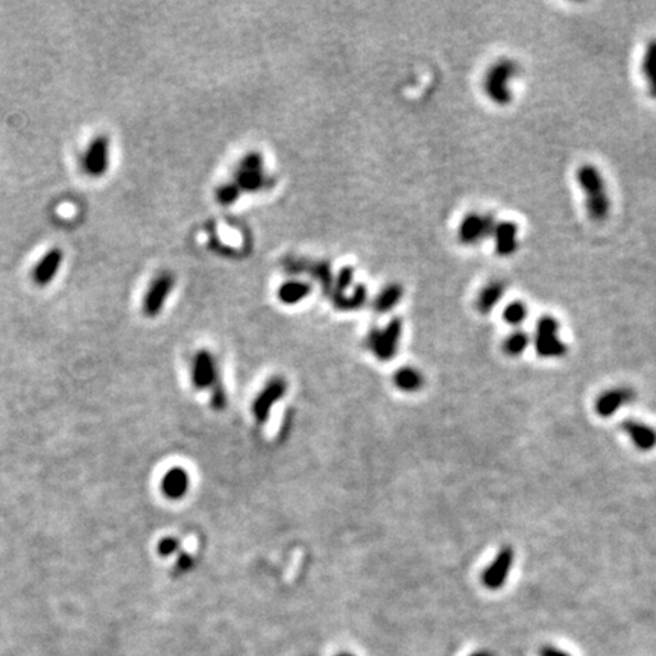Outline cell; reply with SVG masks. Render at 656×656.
I'll return each mask as SVG.
<instances>
[{
	"label": "cell",
	"mask_w": 656,
	"mask_h": 656,
	"mask_svg": "<svg viewBox=\"0 0 656 656\" xmlns=\"http://www.w3.org/2000/svg\"><path fill=\"white\" fill-rule=\"evenodd\" d=\"M578 183L585 193V207L594 222H603L610 213V196L603 175L594 165H582L576 172Z\"/></svg>",
	"instance_id": "obj_1"
},
{
	"label": "cell",
	"mask_w": 656,
	"mask_h": 656,
	"mask_svg": "<svg viewBox=\"0 0 656 656\" xmlns=\"http://www.w3.org/2000/svg\"><path fill=\"white\" fill-rule=\"evenodd\" d=\"M192 383L200 391H211V404L216 410L227 406V393L221 383L218 362L209 349H200L192 361Z\"/></svg>",
	"instance_id": "obj_2"
},
{
	"label": "cell",
	"mask_w": 656,
	"mask_h": 656,
	"mask_svg": "<svg viewBox=\"0 0 656 656\" xmlns=\"http://www.w3.org/2000/svg\"><path fill=\"white\" fill-rule=\"evenodd\" d=\"M519 74L518 62L510 58H501L494 62L483 78V92L489 101L497 105H508L512 102V88L509 84Z\"/></svg>",
	"instance_id": "obj_3"
},
{
	"label": "cell",
	"mask_w": 656,
	"mask_h": 656,
	"mask_svg": "<svg viewBox=\"0 0 656 656\" xmlns=\"http://www.w3.org/2000/svg\"><path fill=\"white\" fill-rule=\"evenodd\" d=\"M533 345L536 354L543 358H561L567 354V345L561 337V323L552 314L538 319Z\"/></svg>",
	"instance_id": "obj_4"
},
{
	"label": "cell",
	"mask_w": 656,
	"mask_h": 656,
	"mask_svg": "<svg viewBox=\"0 0 656 656\" xmlns=\"http://www.w3.org/2000/svg\"><path fill=\"white\" fill-rule=\"evenodd\" d=\"M403 336V321L391 319L383 328H374L368 335L366 345L382 362H389L397 356Z\"/></svg>",
	"instance_id": "obj_5"
},
{
	"label": "cell",
	"mask_w": 656,
	"mask_h": 656,
	"mask_svg": "<svg viewBox=\"0 0 656 656\" xmlns=\"http://www.w3.org/2000/svg\"><path fill=\"white\" fill-rule=\"evenodd\" d=\"M496 218L491 213L471 211L461 221L457 227V239L462 245L475 246L492 236L496 228Z\"/></svg>",
	"instance_id": "obj_6"
},
{
	"label": "cell",
	"mask_w": 656,
	"mask_h": 656,
	"mask_svg": "<svg viewBox=\"0 0 656 656\" xmlns=\"http://www.w3.org/2000/svg\"><path fill=\"white\" fill-rule=\"evenodd\" d=\"M515 562V552L510 545H505L494 556L492 562L482 573L483 587L489 591H497L505 587Z\"/></svg>",
	"instance_id": "obj_7"
},
{
	"label": "cell",
	"mask_w": 656,
	"mask_h": 656,
	"mask_svg": "<svg viewBox=\"0 0 656 656\" xmlns=\"http://www.w3.org/2000/svg\"><path fill=\"white\" fill-rule=\"evenodd\" d=\"M286 392L287 382L283 377L275 375L271 380L266 382L263 389L258 392V395L253 401V417L258 424H265L269 419L274 406L278 401L283 400Z\"/></svg>",
	"instance_id": "obj_8"
},
{
	"label": "cell",
	"mask_w": 656,
	"mask_h": 656,
	"mask_svg": "<svg viewBox=\"0 0 656 656\" xmlns=\"http://www.w3.org/2000/svg\"><path fill=\"white\" fill-rule=\"evenodd\" d=\"M236 186L244 192H258L267 186L263 172V157L258 152H249L242 158L236 174Z\"/></svg>",
	"instance_id": "obj_9"
},
{
	"label": "cell",
	"mask_w": 656,
	"mask_h": 656,
	"mask_svg": "<svg viewBox=\"0 0 656 656\" xmlns=\"http://www.w3.org/2000/svg\"><path fill=\"white\" fill-rule=\"evenodd\" d=\"M174 286L175 278L167 272L158 275L155 280L152 281L145 298H143V313H145L148 318H155L157 314L161 313L169 295L172 293Z\"/></svg>",
	"instance_id": "obj_10"
},
{
	"label": "cell",
	"mask_w": 656,
	"mask_h": 656,
	"mask_svg": "<svg viewBox=\"0 0 656 656\" xmlns=\"http://www.w3.org/2000/svg\"><path fill=\"white\" fill-rule=\"evenodd\" d=\"M636 398V392L629 386H617L600 393L596 400V412L601 418H610Z\"/></svg>",
	"instance_id": "obj_11"
},
{
	"label": "cell",
	"mask_w": 656,
	"mask_h": 656,
	"mask_svg": "<svg viewBox=\"0 0 656 656\" xmlns=\"http://www.w3.org/2000/svg\"><path fill=\"white\" fill-rule=\"evenodd\" d=\"M110 141L105 136H97L85 152L83 158V167L85 174L93 178H101L106 174L108 163H110Z\"/></svg>",
	"instance_id": "obj_12"
},
{
	"label": "cell",
	"mask_w": 656,
	"mask_h": 656,
	"mask_svg": "<svg viewBox=\"0 0 656 656\" xmlns=\"http://www.w3.org/2000/svg\"><path fill=\"white\" fill-rule=\"evenodd\" d=\"M494 249L500 257H510L518 249V227L510 221H500L496 223L492 236Z\"/></svg>",
	"instance_id": "obj_13"
},
{
	"label": "cell",
	"mask_w": 656,
	"mask_h": 656,
	"mask_svg": "<svg viewBox=\"0 0 656 656\" xmlns=\"http://www.w3.org/2000/svg\"><path fill=\"white\" fill-rule=\"evenodd\" d=\"M622 428L640 452H652L656 447V428L638 419H624Z\"/></svg>",
	"instance_id": "obj_14"
},
{
	"label": "cell",
	"mask_w": 656,
	"mask_h": 656,
	"mask_svg": "<svg viewBox=\"0 0 656 656\" xmlns=\"http://www.w3.org/2000/svg\"><path fill=\"white\" fill-rule=\"evenodd\" d=\"M190 488V477L181 466H174L161 479V491L169 500H181Z\"/></svg>",
	"instance_id": "obj_15"
},
{
	"label": "cell",
	"mask_w": 656,
	"mask_h": 656,
	"mask_svg": "<svg viewBox=\"0 0 656 656\" xmlns=\"http://www.w3.org/2000/svg\"><path fill=\"white\" fill-rule=\"evenodd\" d=\"M64 260V253L60 248H53L48 251L40 263L35 266L32 272V280L37 286H48L60 271V266Z\"/></svg>",
	"instance_id": "obj_16"
},
{
	"label": "cell",
	"mask_w": 656,
	"mask_h": 656,
	"mask_svg": "<svg viewBox=\"0 0 656 656\" xmlns=\"http://www.w3.org/2000/svg\"><path fill=\"white\" fill-rule=\"evenodd\" d=\"M506 292V283L501 280H492L482 287V291L475 300V309L482 314L491 313L496 305L503 300Z\"/></svg>",
	"instance_id": "obj_17"
},
{
	"label": "cell",
	"mask_w": 656,
	"mask_h": 656,
	"mask_svg": "<svg viewBox=\"0 0 656 656\" xmlns=\"http://www.w3.org/2000/svg\"><path fill=\"white\" fill-rule=\"evenodd\" d=\"M426 379L424 375L419 370L413 366H404L400 368V370L393 374V384L397 386V389L401 392H419L422 388H424Z\"/></svg>",
	"instance_id": "obj_18"
},
{
	"label": "cell",
	"mask_w": 656,
	"mask_h": 656,
	"mask_svg": "<svg viewBox=\"0 0 656 656\" xmlns=\"http://www.w3.org/2000/svg\"><path fill=\"white\" fill-rule=\"evenodd\" d=\"M404 289L403 286L392 283L384 287L374 301V310L379 313H388L392 309L397 307V304L403 300Z\"/></svg>",
	"instance_id": "obj_19"
},
{
	"label": "cell",
	"mask_w": 656,
	"mask_h": 656,
	"mask_svg": "<svg viewBox=\"0 0 656 656\" xmlns=\"http://www.w3.org/2000/svg\"><path fill=\"white\" fill-rule=\"evenodd\" d=\"M312 292L310 284L304 281H287L278 289V300L286 305H293L307 298Z\"/></svg>",
	"instance_id": "obj_20"
},
{
	"label": "cell",
	"mask_w": 656,
	"mask_h": 656,
	"mask_svg": "<svg viewBox=\"0 0 656 656\" xmlns=\"http://www.w3.org/2000/svg\"><path fill=\"white\" fill-rule=\"evenodd\" d=\"M641 70L650 95L656 99V40H652L645 46L641 61Z\"/></svg>",
	"instance_id": "obj_21"
},
{
	"label": "cell",
	"mask_w": 656,
	"mask_h": 656,
	"mask_svg": "<svg viewBox=\"0 0 656 656\" xmlns=\"http://www.w3.org/2000/svg\"><path fill=\"white\" fill-rule=\"evenodd\" d=\"M529 345H530V336L523 330H517L505 339V342H503V351L510 357H519L524 354Z\"/></svg>",
	"instance_id": "obj_22"
},
{
	"label": "cell",
	"mask_w": 656,
	"mask_h": 656,
	"mask_svg": "<svg viewBox=\"0 0 656 656\" xmlns=\"http://www.w3.org/2000/svg\"><path fill=\"white\" fill-rule=\"evenodd\" d=\"M529 316V309L523 301H512L508 304L505 310H503V319H505L509 326L518 327L521 323L526 322Z\"/></svg>",
	"instance_id": "obj_23"
},
{
	"label": "cell",
	"mask_w": 656,
	"mask_h": 656,
	"mask_svg": "<svg viewBox=\"0 0 656 656\" xmlns=\"http://www.w3.org/2000/svg\"><path fill=\"white\" fill-rule=\"evenodd\" d=\"M366 287L365 286H357L353 296H336V305L339 309L344 310H351V309H358L362 304L366 301Z\"/></svg>",
	"instance_id": "obj_24"
},
{
	"label": "cell",
	"mask_w": 656,
	"mask_h": 656,
	"mask_svg": "<svg viewBox=\"0 0 656 656\" xmlns=\"http://www.w3.org/2000/svg\"><path fill=\"white\" fill-rule=\"evenodd\" d=\"M240 196V188L236 184H225L216 192V200L222 205L235 204Z\"/></svg>",
	"instance_id": "obj_25"
},
{
	"label": "cell",
	"mask_w": 656,
	"mask_h": 656,
	"mask_svg": "<svg viewBox=\"0 0 656 656\" xmlns=\"http://www.w3.org/2000/svg\"><path fill=\"white\" fill-rule=\"evenodd\" d=\"M178 549H179V541L174 536L163 538L158 543V547H157L160 556H163V558H167V556L175 554L178 552Z\"/></svg>",
	"instance_id": "obj_26"
},
{
	"label": "cell",
	"mask_w": 656,
	"mask_h": 656,
	"mask_svg": "<svg viewBox=\"0 0 656 656\" xmlns=\"http://www.w3.org/2000/svg\"><path fill=\"white\" fill-rule=\"evenodd\" d=\"M353 277H354V271L351 267H345L340 271L339 278L336 280V296L342 295L347 287L353 283Z\"/></svg>",
	"instance_id": "obj_27"
},
{
	"label": "cell",
	"mask_w": 656,
	"mask_h": 656,
	"mask_svg": "<svg viewBox=\"0 0 656 656\" xmlns=\"http://www.w3.org/2000/svg\"><path fill=\"white\" fill-rule=\"evenodd\" d=\"M193 565H195V559L192 558L190 554L188 553H181L178 556V559H176V570L178 571H190L193 568Z\"/></svg>",
	"instance_id": "obj_28"
},
{
	"label": "cell",
	"mask_w": 656,
	"mask_h": 656,
	"mask_svg": "<svg viewBox=\"0 0 656 656\" xmlns=\"http://www.w3.org/2000/svg\"><path fill=\"white\" fill-rule=\"evenodd\" d=\"M539 655H541V656H570V653H567L562 649H558V647H553V645L543 647L541 653H539Z\"/></svg>",
	"instance_id": "obj_29"
},
{
	"label": "cell",
	"mask_w": 656,
	"mask_h": 656,
	"mask_svg": "<svg viewBox=\"0 0 656 656\" xmlns=\"http://www.w3.org/2000/svg\"><path fill=\"white\" fill-rule=\"evenodd\" d=\"M470 656H494V655L489 653V652H487V650H480V652H475V653H473V655H470Z\"/></svg>",
	"instance_id": "obj_30"
},
{
	"label": "cell",
	"mask_w": 656,
	"mask_h": 656,
	"mask_svg": "<svg viewBox=\"0 0 656 656\" xmlns=\"http://www.w3.org/2000/svg\"><path fill=\"white\" fill-rule=\"evenodd\" d=\"M339 656H353V655H348V653H342V655H339Z\"/></svg>",
	"instance_id": "obj_31"
}]
</instances>
